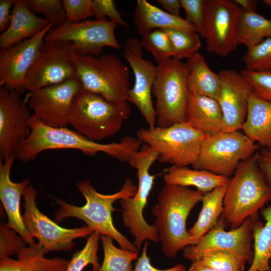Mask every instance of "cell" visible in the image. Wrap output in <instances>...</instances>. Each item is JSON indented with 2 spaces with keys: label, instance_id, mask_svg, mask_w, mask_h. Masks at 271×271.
I'll return each mask as SVG.
<instances>
[{
  "label": "cell",
  "instance_id": "cell-20",
  "mask_svg": "<svg viewBox=\"0 0 271 271\" xmlns=\"http://www.w3.org/2000/svg\"><path fill=\"white\" fill-rule=\"evenodd\" d=\"M218 75L221 89L218 101L223 115L222 131L239 130L246 117L248 100L253 89L240 73L234 70H222Z\"/></svg>",
  "mask_w": 271,
  "mask_h": 271
},
{
  "label": "cell",
  "instance_id": "cell-35",
  "mask_svg": "<svg viewBox=\"0 0 271 271\" xmlns=\"http://www.w3.org/2000/svg\"><path fill=\"white\" fill-rule=\"evenodd\" d=\"M141 40L144 49L152 54L158 65L173 57L172 45L164 30L147 32L142 35Z\"/></svg>",
  "mask_w": 271,
  "mask_h": 271
},
{
  "label": "cell",
  "instance_id": "cell-6",
  "mask_svg": "<svg viewBox=\"0 0 271 271\" xmlns=\"http://www.w3.org/2000/svg\"><path fill=\"white\" fill-rule=\"evenodd\" d=\"M158 159V153L150 146L144 144L127 162L137 170L138 186L133 197L119 200L122 208L121 220L134 238L133 243L139 250L145 241H159L156 229L153 225L146 222L143 215L156 178V176L150 173V169Z\"/></svg>",
  "mask_w": 271,
  "mask_h": 271
},
{
  "label": "cell",
  "instance_id": "cell-46",
  "mask_svg": "<svg viewBox=\"0 0 271 271\" xmlns=\"http://www.w3.org/2000/svg\"><path fill=\"white\" fill-rule=\"evenodd\" d=\"M15 0H0V32H4L9 27L11 14L10 10Z\"/></svg>",
  "mask_w": 271,
  "mask_h": 271
},
{
  "label": "cell",
  "instance_id": "cell-28",
  "mask_svg": "<svg viewBox=\"0 0 271 271\" xmlns=\"http://www.w3.org/2000/svg\"><path fill=\"white\" fill-rule=\"evenodd\" d=\"M186 63L189 92L218 100L221 89L220 78L218 74L209 68L204 57L197 53L188 59Z\"/></svg>",
  "mask_w": 271,
  "mask_h": 271
},
{
  "label": "cell",
  "instance_id": "cell-27",
  "mask_svg": "<svg viewBox=\"0 0 271 271\" xmlns=\"http://www.w3.org/2000/svg\"><path fill=\"white\" fill-rule=\"evenodd\" d=\"M163 179L165 184L187 187L194 186L204 194L227 184L229 181L228 177L207 170L173 166L166 170Z\"/></svg>",
  "mask_w": 271,
  "mask_h": 271
},
{
  "label": "cell",
  "instance_id": "cell-26",
  "mask_svg": "<svg viewBox=\"0 0 271 271\" xmlns=\"http://www.w3.org/2000/svg\"><path fill=\"white\" fill-rule=\"evenodd\" d=\"M241 130L262 148H271V102L253 92L248 100L247 113Z\"/></svg>",
  "mask_w": 271,
  "mask_h": 271
},
{
  "label": "cell",
  "instance_id": "cell-14",
  "mask_svg": "<svg viewBox=\"0 0 271 271\" xmlns=\"http://www.w3.org/2000/svg\"><path fill=\"white\" fill-rule=\"evenodd\" d=\"M240 14L234 1L207 0L203 38L208 52L225 58L236 49Z\"/></svg>",
  "mask_w": 271,
  "mask_h": 271
},
{
  "label": "cell",
  "instance_id": "cell-40",
  "mask_svg": "<svg viewBox=\"0 0 271 271\" xmlns=\"http://www.w3.org/2000/svg\"><path fill=\"white\" fill-rule=\"evenodd\" d=\"M240 74L252 87L257 97L271 102V71H241Z\"/></svg>",
  "mask_w": 271,
  "mask_h": 271
},
{
  "label": "cell",
  "instance_id": "cell-37",
  "mask_svg": "<svg viewBox=\"0 0 271 271\" xmlns=\"http://www.w3.org/2000/svg\"><path fill=\"white\" fill-rule=\"evenodd\" d=\"M243 61L246 69L253 71H271V37L247 49Z\"/></svg>",
  "mask_w": 271,
  "mask_h": 271
},
{
  "label": "cell",
  "instance_id": "cell-12",
  "mask_svg": "<svg viewBox=\"0 0 271 271\" xmlns=\"http://www.w3.org/2000/svg\"><path fill=\"white\" fill-rule=\"evenodd\" d=\"M25 212L23 219L26 228L33 238L43 246L45 254L52 251H69L75 246L73 240L90 236L94 231L87 225L80 228H66L42 213L36 203L37 193L30 184L24 190Z\"/></svg>",
  "mask_w": 271,
  "mask_h": 271
},
{
  "label": "cell",
  "instance_id": "cell-49",
  "mask_svg": "<svg viewBox=\"0 0 271 271\" xmlns=\"http://www.w3.org/2000/svg\"><path fill=\"white\" fill-rule=\"evenodd\" d=\"M187 271H217L204 264L200 260L192 262Z\"/></svg>",
  "mask_w": 271,
  "mask_h": 271
},
{
  "label": "cell",
  "instance_id": "cell-8",
  "mask_svg": "<svg viewBox=\"0 0 271 271\" xmlns=\"http://www.w3.org/2000/svg\"><path fill=\"white\" fill-rule=\"evenodd\" d=\"M187 74L186 63L173 58L157 65L152 90L156 99L157 126L186 121L189 95Z\"/></svg>",
  "mask_w": 271,
  "mask_h": 271
},
{
  "label": "cell",
  "instance_id": "cell-10",
  "mask_svg": "<svg viewBox=\"0 0 271 271\" xmlns=\"http://www.w3.org/2000/svg\"><path fill=\"white\" fill-rule=\"evenodd\" d=\"M258 148L239 130L221 131L205 138L193 168L229 178L240 163L254 155Z\"/></svg>",
  "mask_w": 271,
  "mask_h": 271
},
{
  "label": "cell",
  "instance_id": "cell-47",
  "mask_svg": "<svg viewBox=\"0 0 271 271\" xmlns=\"http://www.w3.org/2000/svg\"><path fill=\"white\" fill-rule=\"evenodd\" d=\"M157 2L165 12L174 16H180L182 7L180 0H158Z\"/></svg>",
  "mask_w": 271,
  "mask_h": 271
},
{
  "label": "cell",
  "instance_id": "cell-32",
  "mask_svg": "<svg viewBox=\"0 0 271 271\" xmlns=\"http://www.w3.org/2000/svg\"><path fill=\"white\" fill-rule=\"evenodd\" d=\"M100 240L104 257L98 271H132V262L138 258V252L117 247L109 236L100 235Z\"/></svg>",
  "mask_w": 271,
  "mask_h": 271
},
{
  "label": "cell",
  "instance_id": "cell-39",
  "mask_svg": "<svg viewBox=\"0 0 271 271\" xmlns=\"http://www.w3.org/2000/svg\"><path fill=\"white\" fill-rule=\"evenodd\" d=\"M28 244L25 240L4 220L0 223V259L18 254Z\"/></svg>",
  "mask_w": 271,
  "mask_h": 271
},
{
  "label": "cell",
  "instance_id": "cell-23",
  "mask_svg": "<svg viewBox=\"0 0 271 271\" xmlns=\"http://www.w3.org/2000/svg\"><path fill=\"white\" fill-rule=\"evenodd\" d=\"M186 121L207 136L222 131L223 115L218 101L189 92Z\"/></svg>",
  "mask_w": 271,
  "mask_h": 271
},
{
  "label": "cell",
  "instance_id": "cell-24",
  "mask_svg": "<svg viewBox=\"0 0 271 271\" xmlns=\"http://www.w3.org/2000/svg\"><path fill=\"white\" fill-rule=\"evenodd\" d=\"M136 28L143 34L156 29H176L196 32L197 29L185 19L174 16L146 0H138L133 14Z\"/></svg>",
  "mask_w": 271,
  "mask_h": 271
},
{
  "label": "cell",
  "instance_id": "cell-44",
  "mask_svg": "<svg viewBox=\"0 0 271 271\" xmlns=\"http://www.w3.org/2000/svg\"><path fill=\"white\" fill-rule=\"evenodd\" d=\"M149 242L145 241L144 243L143 251L137 259L135 267L132 271H187L185 266L181 263L167 269H159L154 267L150 262L148 255Z\"/></svg>",
  "mask_w": 271,
  "mask_h": 271
},
{
  "label": "cell",
  "instance_id": "cell-41",
  "mask_svg": "<svg viewBox=\"0 0 271 271\" xmlns=\"http://www.w3.org/2000/svg\"><path fill=\"white\" fill-rule=\"evenodd\" d=\"M186 12V20L193 25L203 37L205 16L207 0H180Z\"/></svg>",
  "mask_w": 271,
  "mask_h": 271
},
{
  "label": "cell",
  "instance_id": "cell-36",
  "mask_svg": "<svg viewBox=\"0 0 271 271\" xmlns=\"http://www.w3.org/2000/svg\"><path fill=\"white\" fill-rule=\"evenodd\" d=\"M100 239V234L96 232L89 236L84 247L73 254L65 271H82L89 264L92 265V271H98L100 265L97 251Z\"/></svg>",
  "mask_w": 271,
  "mask_h": 271
},
{
  "label": "cell",
  "instance_id": "cell-51",
  "mask_svg": "<svg viewBox=\"0 0 271 271\" xmlns=\"http://www.w3.org/2000/svg\"><path fill=\"white\" fill-rule=\"evenodd\" d=\"M268 150H270V151H271V148H270V149H268Z\"/></svg>",
  "mask_w": 271,
  "mask_h": 271
},
{
  "label": "cell",
  "instance_id": "cell-34",
  "mask_svg": "<svg viewBox=\"0 0 271 271\" xmlns=\"http://www.w3.org/2000/svg\"><path fill=\"white\" fill-rule=\"evenodd\" d=\"M164 30L172 45V58L181 60L183 58L189 59L198 53L201 46L198 33L176 29H167Z\"/></svg>",
  "mask_w": 271,
  "mask_h": 271
},
{
  "label": "cell",
  "instance_id": "cell-38",
  "mask_svg": "<svg viewBox=\"0 0 271 271\" xmlns=\"http://www.w3.org/2000/svg\"><path fill=\"white\" fill-rule=\"evenodd\" d=\"M30 9L34 13L45 16L55 28H59L67 20L63 1L60 0H26Z\"/></svg>",
  "mask_w": 271,
  "mask_h": 271
},
{
  "label": "cell",
  "instance_id": "cell-9",
  "mask_svg": "<svg viewBox=\"0 0 271 271\" xmlns=\"http://www.w3.org/2000/svg\"><path fill=\"white\" fill-rule=\"evenodd\" d=\"M137 136L158 153L159 161L177 167L193 166L207 137L187 121L166 127L141 128Z\"/></svg>",
  "mask_w": 271,
  "mask_h": 271
},
{
  "label": "cell",
  "instance_id": "cell-15",
  "mask_svg": "<svg viewBox=\"0 0 271 271\" xmlns=\"http://www.w3.org/2000/svg\"><path fill=\"white\" fill-rule=\"evenodd\" d=\"M82 88L79 80L73 78L29 92L26 99L32 117L48 126L66 127L73 100Z\"/></svg>",
  "mask_w": 271,
  "mask_h": 271
},
{
  "label": "cell",
  "instance_id": "cell-16",
  "mask_svg": "<svg viewBox=\"0 0 271 271\" xmlns=\"http://www.w3.org/2000/svg\"><path fill=\"white\" fill-rule=\"evenodd\" d=\"M27 100L6 86L0 87V161L16 155L20 145L29 136L32 117Z\"/></svg>",
  "mask_w": 271,
  "mask_h": 271
},
{
  "label": "cell",
  "instance_id": "cell-50",
  "mask_svg": "<svg viewBox=\"0 0 271 271\" xmlns=\"http://www.w3.org/2000/svg\"><path fill=\"white\" fill-rule=\"evenodd\" d=\"M262 2L265 5L271 8V0H262Z\"/></svg>",
  "mask_w": 271,
  "mask_h": 271
},
{
  "label": "cell",
  "instance_id": "cell-13",
  "mask_svg": "<svg viewBox=\"0 0 271 271\" xmlns=\"http://www.w3.org/2000/svg\"><path fill=\"white\" fill-rule=\"evenodd\" d=\"M118 24L104 20H86L80 22L67 20L59 28H52L44 41H61L71 42L75 53L99 57L104 47L117 50L122 48L115 36Z\"/></svg>",
  "mask_w": 271,
  "mask_h": 271
},
{
  "label": "cell",
  "instance_id": "cell-2",
  "mask_svg": "<svg viewBox=\"0 0 271 271\" xmlns=\"http://www.w3.org/2000/svg\"><path fill=\"white\" fill-rule=\"evenodd\" d=\"M205 194L189 187L165 184L152 213L163 254L172 258L186 247L195 245L186 229L192 210Z\"/></svg>",
  "mask_w": 271,
  "mask_h": 271
},
{
  "label": "cell",
  "instance_id": "cell-42",
  "mask_svg": "<svg viewBox=\"0 0 271 271\" xmlns=\"http://www.w3.org/2000/svg\"><path fill=\"white\" fill-rule=\"evenodd\" d=\"M92 13L96 20H104L108 17L118 25L128 27V24L123 20L122 14L117 9L115 2L113 0H92Z\"/></svg>",
  "mask_w": 271,
  "mask_h": 271
},
{
  "label": "cell",
  "instance_id": "cell-19",
  "mask_svg": "<svg viewBox=\"0 0 271 271\" xmlns=\"http://www.w3.org/2000/svg\"><path fill=\"white\" fill-rule=\"evenodd\" d=\"M53 25L50 23L34 37L25 39L0 53V85L6 86L21 94L27 73Z\"/></svg>",
  "mask_w": 271,
  "mask_h": 271
},
{
  "label": "cell",
  "instance_id": "cell-22",
  "mask_svg": "<svg viewBox=\"0 0 271 271\" xmlns=\"http://www.w3.org/2000/svg\"><path fill=\"white\" fill-rule=\"evenodd\" d=\"M10 25L0 36V53L22 41L31 38L50 23L36 16L26 0H15Z\"/></svg>",
  "mask_w": 271,
  "mask_h": 271
},
{
  "label": "cell",
  "instance_id": "cell-33",
  "mask_svg": "<svg viewBox=\"0 0 271 271\" xmlns=\"http://www.w3.org/2000/svg\"><path fill=\"white\" fill-rule=\"evenodd\" d=\"M198 260L217 271H244L245 263L247 262L243 255L226 249L207 251Z\"/></svg>",
  "mask_w": 271,
  "mask_h": 271
},
{
  "label": "cell",
  "instance_id": "cell-25",
  "mask_svg": "<svg viewBox=\"0 0 271 271\" xmlns=\"http://www.w3.org/2000/svg\"><path fill=\"white\" fill-rule=\"evenodd\" d=\"M38 243L23 247L17 259H0V271H65L69 260L59 257L47 258Z\"/></svg>",
  "mask_w": 271,
  "mask_h": 271
},
{
  "label": "cell",
  "instance_id": "cell-31",
  "mask_svg": "<svg viewBox=\"0 0 271 271\" xmlns=\"http://www.w3.org/2000/svg\"><path fill=\"white\" fill-rule=\"evenodd\" d=\"M271 37V20L256 12L241 10L238 27V44L247 49L252 48Z\"/></svg>",
  "mask_w": 271,
  "mask_h": 271
},
{
  "label": "cell",
  "instance_id": "cell-17",
  "mask_svg": "<svg viewBox=\"0 0 271 271\" xmlns=\"http://www.w3.org/2000/svg\"><path fill=\"white\" fill-rule=\"evenodd\" d=\"M143 49L141 40L136 38L127 39L123 47V56L134 76L133 86L128 91L127 102L138 108L149 128H153L156 127L157 116L152 99V90L157 66L144 58Z\"/></svg>",
  "mask_w": 271,
  "mask_h": 271
},
{
  "label": "cell",
  "instance_id": "cell-48",
  "mask_svg": "<svg viewBox=\"0 0 271 271\" xmlns=\"http://www.w3.org/2000/svg\"><path fill=\"white\" fill-rule=\"evenodd\" d=\"M240 9L246 12H256L257 2L254 0H234Z\"/></svg>",
  "mask_w": 271,
  "mask_h": 271
},
{
  "label": "cell",
  "instance_id": "cell-43",
  "mask_svg": "<svg viewBox=\"0 0 271 271\" xmlns=\"http://www.w3.org/2000/svg\"><path fill=\"white\" fill-rule=\"evenodd\" d=\"M67 20L80 22L93 16L92 0H63Z\"/></svg>",
  "mask_w": 271,
  "mask_h": 271
},
{
  "label": "cell",
  "instance_id": "cell-4",
  "mask_svg": "<svg viewBox=\"0 0 271 271\" xmlns=\"http://www.w3.org/2000/svg\"><path fill=\"white\" fill-rule=\"evenodd\" d=\"M257 153L240 163L227 185L221 217L231 229L271 200V187L258 164Z\"/></svg>",
  "mask_w": 271,
  "mask_h": 271
},
{
  "label": "cell",
  "instance_id": "cell-7",
  "mask_svg": "<svg viewBox=\"0 0 271 271\" xmlns=\"http://www.w3.org/2000/svg\"><path fill=\"white\" fill-rule=\"evenodd\" d=\"M73 59L83 89L112 102H127L130 71L118 57L113 54L95 57L74 53Z\"/></svg>",
  "mask_w": 271,
  "mask_h": 271
},
{
  "label": "cell",
  "instance_id": "cell-30",
  "mask_svg": "<svg viewBox=\"0 0 271 271\" xmlns=\"http://www.w3.org/2000/svg\"><path fill=\"white\" fill-rule=\"evenodd\" d=\"M265 223L255 221L252 231L253 257L246 271H271V203L261 210Z\"/></svg>",
  "mask_w": 271,
  "mask_h": 271
},
{
  "label": "cell",
  "instance_id": "cell-5",
  "mask_svg": "<svg viewBox=\"0 0 271 271\" xmlns=\"http://www.w3.org/2000/svg\"><path fill=\"white\" fill-rule=\"evenodd\" d=\"M130 114L128 102H112L82 88L73 100L68 123L79 133L96 142L118 133Z\"/></svg>",
  "mask_w": 271,
  "mask_h": 271
},
{
  "label": "cell",
  "instance_id": "cell-29",
  "mask_svg": "<svg viewBox=\"0 0 271 271\" xmlns=\"http://www.w3.org/2000/svg\"><path fill=\"white\" fill-rule=\"evenodd\" d=\"M227 185L216 188L204 195L198 219L188 230L195 245L216 224L221 216Z\"/></svg>",
  "mask_w": 271,
  "mask_h": 271
},
{
  "label": "cell",
  "instance_id": "cell-3",
  "mask_svg": "<svg viewBox=\"0 0 271 271\" xmlns=\"http://www.w3.org/2000/svg\"><path fill=\"white\" fill-rule=\"evenodd\" d=\"M76 187L85 198L86 203L79 207L55 199L59 208L54 214L55 220L61 222L65 218L76 217L83 221L94 232L111 237L120 248L138 252L136 245L115 227L111 215L114 210L113 204L115 201L132 197L136 194L138 186L131 179L127 178L119 191L109 195L98 192L88 180L78 182Z\"/></svg>",
  "mask_w": 271,
  "mask_h": 271
},
{
  "label": "cell",
  "instance_id": "cell-45",
  "mask_svg": "<svg viewBox=\"0 0 271 271\" xmlns=\"http://www.w3.org/2000/svg\"><path fill=\"white\" fill-rule=\"evenodd\" d=\"M258 164L271 187V151L264 148L257 153Z\"/></svg>",
  "mask_w": 271,
  "mask_h": 271
},
{
  "label": "cell",
  "instance_id": "cell-18",
  "mask_svg": "<svg viewBox=\"0 0 271 271\" xmlns=\"http://www.w3.org/2000/svg\"><path fill=\"white\" fill-rule=\"evenodd\" d=\"M257 219L256 213L247 218L239 227L226 231L225 221L221 216L216 224L197 244L183 250L184 257L193 262L207 251L226 249L240 253L250 264L253 257V227Z\"/></svg>",
  "mask_w": 271,
  "mask_h": 271
},
{
  "label": "cell",
  "instance_id": "cell-1",
  "mask_svg": "<svg viewBox=\"0 0 271 271\" xmlns=\"http://www.w3.org/2000/svg\"><path fill=\"white\" fill-rule=\"evenodd\" d=\"M31 132L19 146L17 158L27 163L35 160L41 152L49 150L76 149L87 156L99 152L122 162H127L138 152L142 143L137 138L125 136L119 142L100 144L91 141L77 131L45 125L32 117L29 122Z\"/></svg>",
  "mask_w": 271,
  "mask_h": 271
},
{
  "label": "cell",
  "instance_id": "cell-11",
  "mask_svg": "<svg viewBox=\"0 0 271 271\" xmlns=\"http://www.w3.org/2000/svg\"><path fill=\"white\" fill-rule=\"evenodd\" d=\"M71 42L44 41L29 69L25 82L29 92L77 78Z\"/></svg>",
  "mask_w": 271,
  "mask_h": 271
},
{
  "label": "cell",
  "instance_id": "cell-21",
  "mask_svg": "<svg viewBox=\"0 0 271 271\" xmlns=\"http://www.w3.org/2000/svg\"><path fill=\"white\" fill-rule=\"evenodd\" d=\"M16 158V155H13L5 162L0 161V199L8 217V225L28 244L32 245L36 242L25 226L20 209L21 197L31 181L25 179L16 183L11 180V170Z\"/></svg>",
  "mask_w": 271,
  "mask_h": 271
}]
</instances>
